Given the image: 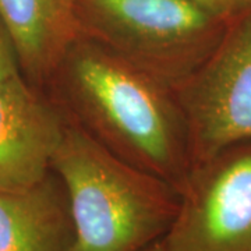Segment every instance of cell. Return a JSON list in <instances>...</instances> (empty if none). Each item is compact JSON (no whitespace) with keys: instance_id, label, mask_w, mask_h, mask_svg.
I'll return each mask as SVG.
<instances>
[{"instance_id":"11","label":"cell","mask_w":251,"mask_h":251,"mask_svg":"<svg viewBox=\"0 0 251 251\" xmlns=\"http://www.w3.org/2000/svg\"><path fill=\"white\" fill-rule=\"evenodd\" d=\"M143 251H169V249L166 247L163 239H161V240H158V242L152 243L151 246H148L147 249H144Z\"/></svg>"},{"instance_id":"1","label":"cell","mask_w":251,"mask_h":251,"mask_svg":"<svg viewBox=\"0 0 251 251\" xmlns=\"http://www.w3.org/2000/svg\"><path fill=\"white\" fill-rule=\"evenodd\" d=\"M45 91L64 116L110 152L177 191L183 186L193 162L171 87L81 35Z\"/></svg>"},{"instance_id":"4","label":"cell","mask_w":251,"mask_h":251,"mask_svg":"<svg viewBox=\"0 0 251 251\" xmlns=\"http://www.w3.org/2000/svg\"><path fill=\"white\" fill-rule=\"evenodd\" d=\"M175 94L193 166L251 141V9L229 21L212 53Z\"/></svg>"},{"instance_id":"10","label":"cell","mask_w":251,"mask_h":251,"mask_svg":"<svg viewBox=\"0 0 251 251\" xmlns=\"http://www.w3.org/2000/svg\"><path fill=\"white\" fill-rule=\"evenodd\" d=\"M21 74L9 35L0 23V80Z\"/></svg>"},{"instance_id":"7","label":"cell","mask_w":251,"mask_h":251,"mask_svg":"<svg viewBox=\"0 0 251 251\" xmlns=\"http://www.w3.org/2000/svg\"><path fill=\"white\" fill-rule=\"evenodd\" d=\"M0 23L20 73L42 91L81 36L75 0H0Z\"/></svg>"},{"instance_id":"8","label":"cell","mask_w":251,"mask_h":251,"mask_svg":"<svg viewBox=\"0 0 251 251\" xmlns=\"http://www.w3.org/2000/svg\"><path fill=\"white\" fill-rule=\"evenodd\" d=\"M75 232L53 171L31 187L0 191V251H74Z\"/></svg>"},{"instance_id":"9","label":"cell","mask_w":251,"mask_h":251,"mask_svg":"<svg viewBox=\"0 0 251 251\" xmlns=\"http://www.w3.org/2000/svg\"><path fill=\"white\" fill-rule=\"evenodd\" d=\"M191 1L225 21H232L251 9V0H191Z\"/></svg>"},{"instance_id":"2","label":"cell","mask_w":251,"mask_h":251,"mask_svg":"<svg viewBox=\"0 0 251 251\" xmlns=\"http://www.w3.org/2000/svg\"><path fill=\"white\" fill-rule=\"evenodd\" d=\"M50 169L67 194L74 251H143L177 215V188L110 152L66 116Z\"/></svg>"},{"instance_id":"6","label":"cell","mask_w":251,"mask_h":251,"mask_svg":"<svg viewBox=\"0 0 251 251\" xmlns=\"http://www.w3.org/2000/svg\"><path fill=\"white\" fill-rule=\"evenodd\" d=\"M64 115L23 74L0 80V191L31 187L52 171Z\"/></svg>"},{"instance_id":"3","label":"cell","mask_w":251,"mask_h":251,"mask_svg":"<svg viewBox=\"0 0 251 251\" xmlns=\"http://www.w3.org/2000/svg\"><path fill=\"white\" fill-rule=\"evenodd\" d=\"M81 35L179 88L212 53L229 21L191 0H75Z\"/></svg>"},{"instance_id":"5","label":"cell","mask_w":251,"mask_h":251,"mask_svg":"<svg viewBox=\"0 0 251 251\" xmlns=\"http://www.w3.org/2000/svg\"><path fill=\"white\" fill-rule=\"evenodd\" d=\"M179 194L169 251H251V141L196 163Z\"/></svg>"}]
</instances>
